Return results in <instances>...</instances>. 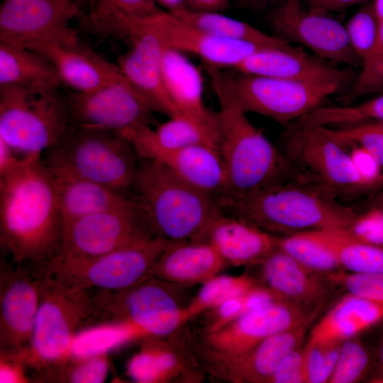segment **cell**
Returning <instances> with one entry per match:
<instances>
[{"label":"cell","mask_w":383,"mask_h":383,"mask_svg":"<svg viewBox=\"0 0 383 383\" xmlns=\"http://www.w3.org/2000/svg\"><path fill=\"white\" fill-rule=\"evenodd\" d=\"M371 357L365 346L353 338L342 343L329 383H353L362 379L368 372Z\"/></svg>","instance_id":"ab89813d"},{"label":"cell","mask_w":383,"mask_h":383,"mask_svg":"<svg viewBox=\"0 0 383 383\" xmlns=\"http://www.w3.org/2000/svg\"><path fill=\"white\" fill-rule=\"evenodd\" d=\"M342 343H307L306 368L309 383H325L335 367Z\"/></svg>","instance_id":"f6af8a7d"},{"label":"cell","mask_w":383,"mask_h":383,"mask_svg":"<svg viewBox=\"0 0 383 383\" xmlns=\"http://www.w3.org/2000/svg\"><path fill=\"white\" fill-rule=\"evenodd\" d=\"M223 212L243 218L272 234L285 235L324 230H348L360 216L306 179L252 193H226L218 198Z\"/></svg>","instance_id":"3957f363"},{"label":"cell","mask_w":383,"mask_h":383,"mask_svg":"<svg viewBox=\"0 0 383 383\" xmlns=\"http://www.w3.org/2000/svg\"><path fill=\"white\" fill-rule=\"evenodd\" d=\"M43 279L1 259L0 355L19 356L30 348Z\"/></svg>","instance_id":"e0dca14e"},{"label":"cell","mask_w":383,"mask_h":383,"mask_svg":"<svg viewBox=\"0 0 383 383\" xmlns=\"http://www.w3.org/2000/svg\"><path fill=\"white\" fill-rule=\"evenodd\" d=\"M169 242L152 235L96 257L57 256L48 275L75 289L123 290L152 277Z\"/></svg>","instance_id":"30bf717a"},{"label":"cell","mask_w":383,"mask_h":383,"mask_svg":"<svg viewBox=\"0 0 383 383\" xmlns=\"http://www.w3.org/2000/svg\"><path fill=\"white\" fill-rule=\"evenodd\" d=\"M134 189L150 231L169 241L196 239L222 211L216 197L155 160L139 159Z\"/></svg>","instance_id":"277c9868"},{"label":"cell","mask_w":383,"mask_h":383,"mask_svg":"<svg viewBox=\"0 0 383 383\" xmlns=\"http://www.w3.org/2000/svg\"><path fill=\"white\" fill-rule=\"evenodd\" d=\"M185 7L199 12H222L228 9L230 0H184Z\"/></svg>","instance_id":"f907efd6"},{"label":"cell","mask_w":383,"mask_h":383,"mask_svg":"<svg viewBox=\"0 0 383 383\" xmlns=\"http://www.w3.org/2000/svg\"><path fill=\"white\" fill-rule=\"evenodd\" d=\"M238 72L311 84H335L345 88L357 77L349 69L335 67L299 48H265L251 54L234 68Z\"/></svg>","instance_id":"44dd1931"},{"label":"cell","mask_w":383,"mask_h":383,"mask_svg":"<svg viewBox=\"0 0 383 383\" xmlns=\"http://www.w3.org/2000/svg\"><path fill=\"white\" fill-rule=\"evenodd\" d=\"M331 129L345 145L357 143L377 165L383 167V128L377 122Z\"/></svg>","instance_id":"7bdbcfd3"},{"label":"cell","mask_w":383,"mask_h":383,"mask_svg":"<svg viewBox=\"0 0 383 383\" xmlns=\"http://www.w3.org/2000/svg\"><path fill=\"white\" fill-rule=\"evenodd\" d=\"M79 13L74 0H3L0 41L30 49L74 38L70 24Z\"/></svg>","instance_id":"5bb4252c"},{"label":"cell","mask_w":383,"mask_h":383,"mask_svg":"<svg viewBox=\"0 0 383 383\" xmlns=\"http://www.w3.org/2000/svg\"><path fill=\"white\" fill-rule=\"evenodd\" d=\"M369 197L364 202V209L367 211L372 209L383 211V189L369 195Z\"/></svg>","instance_id":"11a10c76"},{"label":"cell","mask_w":383,"mask_h":383,"mask_svg":"<svg viewBox=\"0 0 383 383\" xmlns=\"http://www.w3.org/2000/svg\"><path fill=\"white\" fill-rule=\"evenodd\" d=\"M97 319L89 291L70 287L48 274L45 277L30 348L21 356L32 370L33 380L49 382L70 360L76 334Z\"/></svg>","instance_id":"5b68a950"},{"label":"cell","mask_w":383,"mask_h":383,"mask_svg":"<svg viewBox=\"0 0 383 383\" xmlns=\"http://www.w3.org/2000/svg\"><path fill=\"white\" fill-rule=\"evenodd\" d=\"M170 13L222 38L287 50L299 48L246 22L226 16L219 12H199L184 7Z\"/></svg>","instance_id":"d6a6232c"},{"label":"cell","mask_w":383,"mask_h":383,"mask_svg":"<svg viewBox=\"0 0 383 383\" xmlns=\"http://www.w3.org/2000/svg\"><path fill=\"white\" fill-rule=\"evenodd\" d=\"M311 322L264 339L238 363L228 380L235 383H269L284 357L299 348Z\"/></svg>","instance_id":"f546056e"},{"label":"cell","mask_w":383,"mask_h":383,"mask_svg":"<svg viewBox=\"0 0 383 383\" xmlns=\"http://www.w3.org/2000/svg\"><path fill=\"white\" fill-rule=\"evenodd\" d=\"M378 21L383 18V0H374L373 2Z\"/></svg>","instance_id":"680465c9"},{"label":"cell","mask_w":383,"mask_h":383,"mask_svg":"<svg viewBox=\"0 0 383 383\" xmlns=\"http://www.w3.org/2000/svg\"><path fill=\"white\" fill-rule=\"evenodd\" d=\"M158 6L168 12H174L185 7L184 0H155Z\"/></svg>","instance_id":"9f6ffc18"},{"label":"cell","mask_w":383,"mask_h":383,"mask_svg":"<svg viewBox=\"0 0 383 383\" xmlns=\"http://www.w3.org/2000/svg\"><path fill=\"white\" fill-rule=\"evenodd\" d=\"M127 38L131 48L118 66L155 111L168 117L179 115L165 86L162 59L165 45L159 33L145 19L134 22Z\"/></svg>","instance_id":"ac0fdd59"},{"label":"cell","mask_w":383,"mask_h":383,"mask_svg":"<svg viewBox=\"0 0 383 383\" xmlns=\"http://www.w3.org/2000/svg\"><path fill=\"white\" fill-rule=\"evenodd\" d=\"M110 370L108 354L81 359H70L50 379V382L101 383Z\"/></svg>","instance_id":"60d3db41"},{"label":"cell","mask_w":383,"mask_h":383,"mask_svg":"<svg viewBox=\"0 0 383 383\" xmlns=\"http://www.w3.org/2000/svg\"><path fill=\"white\" fill-rule=\"evenodd\" d=\"M267 16L272 35L311 50L316 57L349 66L361 60L353 50L344 26L301 0H276ZM362 63V62H361Z\"/></svg>","instance_id":"4fadbf2b"},{"label":"cell","mask_w":383,"mask_h":383,"mask_svg":"<svg viewBox=\"0 0 383 383\" xmlns=\"http://www.w3.org/2000/svg\"><path fill=\"white\" fill-rule=\"evenodd\" d=\"M279 236L221 211L196 239L211 244L228 265H256L277 248Z\"/></svg>","instance_id":"cb8c5ba5"},{"label":"cell","mask_w":383,"mask_h":383,"mask_svg":"<svg viewBox=\"0 0 383 383\" xmlns=\"http://www.w3.org/2000/svg\"><path fill=\"white\" fill-rule=\"evenodd\" d=\"M259 284L248 274L216 275L202 287L184 308L186 323L192 318L212 309L223 301L243 295Z\"/></svg>","instance_id":"d590c367"},{"label":"cell","mask_w":383,"mask_h":383,"mask_svg":"<svg viewBox=\"0 0 383 383\" xmlns=\"http://www.w3.org/2000/svg\"><path fill=\"white\" fill-rule=\"evenodd\" d=\"M369 0H301L308 8L328 13L341 11L348 7L365 3Z\"/></svg>","instance_id":"681fc988"},{"label":"cell","mask_w":383,"mask_h":383,"mask_svg":"<svg viewBox=\"0 0 383 383\" xmlns=\"http://www.w3.org/2000/svg\"><path fill=\"white\" fill-rule=\"evenodd\" d=\"M43 160L52 173L79 177L126 196L134 189L139 162L118 132L76 126Z\"/></svg>","instance_id":"52a82bcc"},{"label":"cell","mask_w":383,"mask_h":383,"mask_svg":"<svg viewBox=\"0 0 383 383\" xmlns=\"http://www.w3.org/2000/svg\"><path fill=\"white\" fill-rule=\"evenodd\" d=\"M343 117L350 124L366 123L370 120L383 121V94L357 105L345 106Z\"/></svg>","instance_id":"7dc6e473"},{"label":"cell","mask_w":383,"mask_h":383,"mask_svg":"<svg viewBox=\"0 0 383 383\" xmlns=\"http://www.w3.org/2000/svg\"><path fill=\"white\" fill-rule=\"evenodd\" d=\"M30 50L45 55L62 84L73 91L89 92L126 79L118 65L81 44L77 36Z\"/></svg>","instance_id":"603a6c76"},{"label":"cell","mask_w":383,"mask_h":383,"mask_svg":"<svg viewBox=\"0 0 383 383\" xmlns=\"http://www.w3.org/2000/svg\"><path fill=\"white\" fill-rule=\"evenodd\" d=\"M383 318V304L348 294L313 328L308 343H343Z\"/></svg>","instance_id":"f1b7e54d"},{"label":"cell","mask_w":383,"mask_h":383,"mask_svg":"<svg viewBox=\"0 0 383 383\" xmlns=\"http://www.w3.org/2000/svg\"><path fill=\"white\" fill-rule=\"evenodd\" d=\"M138 159L157 161L178 177L216 199L228 190V182L218 149L200 144L185 148L143 152Z\"/></svg>","instance_id":"484cf974"},{"label":"cell","mask_w":383,"mask_h":383,"mask_svg":"<svg viewBox=\"0 0 383 383\" xmlns=\"http://www.w3.org/2000/svg\"><path fill=\"white\" fill-rule=\"evenodd\" d=\"M162 70L167 92L179 113L194 123L218 146V113L205 104L199 69L182 52L165 46Z\"/></svg>","instance_id":"d4e9b609"},{"label":"cell","mask_w":383,"mask_h":383,"mask_svg":"<svg viewBox=\"0 0 383 383\" xmlns=\"http://www.w3.org/2000/svg\"><path fill=\"white\" fill-rule=\"evenodd\" d=\"M224 75L234 98L246 113H255L281 124L309 113L343 89L335 84L305 83L240 72Z\"/></svg>","instance_id":"7c38bea8"},{"label":"cell","mask_w":383,"mask_h":383,"mask_svg":"<svg viewBox=\"0 0 383 383\" xmlns=\"http://www.w3.org/2000/svg\"><path fill=\"white\" fill-rule=\"evenodd\" d=\"M310 312L276 301L247 312L212 332L186 339L196 362L213 377L228 380L239 362L261 341L274 333L313 321Z\"/></svg>","instance_id":"ba28073f"},{"label":"cell","mask_w":383,"mask_h":383,"mask_svg":"<svg viewBox=\"0 0 383 383\" xmlns=\"http://www.w3.org/2000/svg\"><path fill=\"white\" fill-rule=\"evenodd\" d=\"M377 123L383 128V121H377Z\"/></svg>","instance_id":"91938a15"},{"label":"cell","mask_w":383,"mask_h":383,"mask_svg":"<svg viewBox=\"0 0 383 383\" xmlns=\"http://www.w3.org/2000/svg\"><path fill=\"white\" fill-rule=\"evenodd\" d=\"M326 247L340 267L353 273L383 272V245L357 238L346 230L305 232Z\"/></svg>","instance_id":"1f68e13d"},{"label":"cell","mask_w":383,"mask_h":383,"mask_svg":"<svg viewBox=\"0 0 383 383\" xmlns=\"http://www.w3.org/2000/svg\"><path fill=\"white\" fill-rule=\"evenodd\" d=\"M89 4L91 26L104 35L123 38L133 22L162 11L155 0H89Z\"/></svg>","instance_id":"836d02e7"},{"label":"cell","mask_w":383,"mask_h":383,"mask_svg":"<svg viewBox=\"0 0 383 383\" xmlns=\"http://www.w3.org/2000/svg\"><path fill=\"white\" fill-rule=\"evenodd\" d=\"M51 174L64 229L87 216L137 206L134 199L98 183L70 174Z\"/></svg>","instance_id":"83f0119b"},{"label":"cell","mask_w":383,"mask_h":383,"mask_svg":"<svg viewBox=\"0 0 383 383\" xmlns=\"http://www.w3.org/2000/svg\"><path fill=\"white\" fill-rule=\"evenodd\" d=\"M61 85L54 66L45 55L0 41V87Z\"/></svg>","instance_id":"4dcf8cb0"},{"label":"cell","mask_w":383,"mask_h":383,"mask_svg":"<svg viewBox=\"0 0 383 383\" xmlns=\"http://www.w3.org/2000/svg\"><path fill=\"white\" fill-rule=\"evenodd\" d=\"M145 338L135 326L125 321H101L80 330L74 336L70 359L108 354L131 341Z\"/></svg>","instance_id":"e575fe53"},{"label":"cell","mask_w":383,"mask_h":383,"mask_svg":"<svg viewBox=\"0 0 383 383\" xmlns=\"http://www.w3.org/2000/svg\"><path fill=\"white\" fill-rule=\"evenodd\" d=\"M276 0H272V2L273 3L274 1H275Z\"/></svg>","instance_id":"94428289"},{"label":"cell","mask_w":383,"mask_h":383,"mask_svg":"<svg viewBox=\"0 0 383 383\" xmlns=\"http://www.w3.org/2000/svg\"><path fill=\"white\" fill-rule=\"evenodd\" d=\"M272 302L271 294L257 286L243 295L231 298L205 311L209 312V316L202 331H217L243 314L266 307Z\"/></svg>","instance_id":"74e56055"},{"label":"cell","mask_w":383,"mask_h":383,"mask_svg":"<svg viewBox=\"0 0 383 383\" xmlns=\"http://www.w3.org/2000/svg\"><path fill=\"white\" fill-rule=\"evenodd\" d=\"M238 5L252 11H262L269 5L272 0H236Z\"/></svg>","instance_id":"db71d44e"},{"label":"cell","mask_w":383,"mask_h":383,"mask_svg":"<svg viewBox=\"0 0 383 383\" xmlns=\"http://www.w3.org/2000/svg\"><path fill=\"white\" fill-rule=\"evenodd\" d=\"M345 28L350 43L362 65L372 54L379 34V21L373 2L360 9Z\"/></svg>","instance_id":"f35d334b"},{"label":"cell","mask_w":383,"mask_h":383,"mask_svg":"<svg viewBox=\"0 0 383 383\" xmlns=\"http://www.w3.org/2000/svg\"><path fill=\"white\" fill-rule=\"evenodd\" d=\"M277 248L319 273L327 274L341 268L333 254L305 232L279 236Z\"/></svg>","instance_id":"8d00e7d4"},{"label":"cell","mask_w":383,"mask_h":383,"mask_svg":"<svg viewBox=\"0 0 383 383\" xmlns=\"http://www.w3.org/2000/svg\"><path fill=\"white\" fill-rule=\"evenodd\" d=\"M60 88L0 87V138L23 155H43L59 144L74 126Z\"/></svg>","instance_id":"8992f818"},{"label":"cell","mask_w":383,"mask_h":383,"mask_svg":"<svg viewBox=\"0 0 383 383\" xmlns=\"http://www.w3.org/2000/svg\"><path fill=\"white\" fill-rule=\"evenodd\" d=\"M372 382L383 383V342L379 350L377 369Z\"/></svg>","instance_id":"6f0895ef"},{"label":"cell","mask_w":383,"mask_h":383,"mask_svg":"<svg viewBox=\"0 0 383 383\" xmlns=\"http://www.w3.org/2000/svg\"><path fill=\"white\" fill-rule=\"evenodd\" d=\"M378 21L379 34L376 45L370 57L362 65V71L350 91L343 96L344 102H351L357 97L383 88V18Z\"/></svg>","instance_id":"b9f144b4"},{"label":"cell","mask_w":383,"mask_h":383,"mask_svg":"<svg viewBox=\"0 0 383 383\" xmlns=\"http://www.w3.org/2000/svg\"><path fill=\"white\" fill-rule=\"evenodd\" d=\"M204 68L219 105L218 149L227 178L226 193L246 194L303 179L279 148L248 118L221 68L205 64Z\"/></svg>","instance_id":"7a4b0ae2"},{"label":"cell","mask_w":383,"mask_h":383,"mask_svg":"<svg viewBox=\"0 0 383 383\" xmlns=\"http://www.w3.org/2000/svg\"><path fill=\"white\" fill-rule=\"evenodd\" d=\"M74 126L122 132L149 125L154 110L126 78L89 92H67Z\"/></svg>","instance_id":"9a60e30c"},{"label":"cell","mask_w":383,"mask_h":383,"mask_svg":"<svg viewBox=\"0 0 383 383\" xmlns=\"http://www.w3.org/2000/svg\"><path fill=\"white\" fill-rule=\"evenodd\" d=\"M228 264L209 243L197 240L170 241L152 271V277L177 286L203 284Z\"/></svg>","instance_id":"4316f807"},{"label":"cell","mask_w":383,"mask_h":383,"mask_svg":"<svg viewBox=\"0 0 383 383\" xmlns=\"http://www.w3.org/2000/svg\"><path fill=\"white\" fill-rule=\"evenodd\" d=\"M174 285L151 277L123 290H96L92 297L98 321L128 322L145 337L171 335L186 323L185 306L174 294Z\"/></svg>","instance_id":"8fae6325"},{"label":"cell","mask_w":383,"mask_h":383,"mask_svg":"<svg viewBox=\"0 0 383 383\" xmlns=\"http://www.w3.org/2000/svg\"><path fill=\"white\" fill-rule=\"evenodd\" d=\"M43 155H26L0 174L1 258L44 278L61 250L64 223Z\"/></svg>","instance_id":"6da1fadb"},{"label":"cell","mask_w":383,"mask_h":383,"mask_svg":"<svg viewBox=\"0 0 383 383\" xmlns=\"http://www.w3.org/2000/svg\"><path fill=\"white\" fill-rule=\"evenodd\" d=\"M383 189V173L372 177L362 188L361 195L372 194Z\"/></svg>","instance_id":"f5cc1de1"},{"label":"cell","mask_w":383,"mask_h":383,"mask_svg":"<svg viewBox=\"0 0 383 383\" xmlns=\"http://www.w3.org/2000/svg\"><path fill=\"white\" fill-rule=\"evenodd\" d=\"M325 275L333 284L343 287L348 294L383 304V272L353 273L338 270Z\"/></svg>","instance_id":"ee69618b"},{"label":"cell","mask_w":383,"mask_h":383,"mask_svg":"<svg viewBox=\"0 0 383 383\" xmlns=\"http://www.w3.org/2000/svg\"><path fill=\"white\" fill-rule=\"evenodd\" d=\"M145 20L159 33L166 47L194 54L204 64L218 68H234L251 54L266 48L218 37L165 10Z\"/></svg>","instance_id":"d6986e66"},{"label":"cell","mask_w":383,"mask_h":383,"mask_svg":"<svg viewBox=\"0 0 383 383\" xmlns=\"http://www.w3.org/2000/svg\"><path fill=\"white\" fill-rule=\"evenodd\" d=\"M176 333L141 339L138 353L126 364L127 376L138 383L194 380L201 376L187 340Z\"/></svg>","instance_id":"7402d4cb"},{"label":"cell","mask_w":383,"mask_h":383,"mask_svg":"<svg viewBox=\"0 0 383 383\" xmlns=\"http://www.w3.org/2000/svg\"><path fill=\"white\" fill-rule=\"evenodd\" d=\"M328 127L292 126L279 150L306 179L334 196H357L370 180Z\"/></svg>","instance_id":"9c48e42d"},{"label":"cell","mask_w":383,"mask_h":383,"mask_svg":"<svg viewBox=\"0 0 383 383\" xmlns=\"http://www.w3.org/2000/svg\"><path fill=\"white\" fill-rule=\"evenodd\" d=\"M26 366L17 355H0V382L26 383L31 379L26 373Z\"/></svg>","instance_id":"c3c4849f"},{"label":"cell","mask_w":383,"mask_h":383,"mask_svg":"<svg viewBox=\"0 0 383 383\" xmlns=\"http://www.w3.org/2000/svg\"><path fill=\"white\" fill-rule=\"evenodd\" d=\"M304 382H308L306 349L299 347L284 357L269 383Z\"/></svg>","instance_id":"bcb514c9"},{"label":"cell","mask_w":383,"mask_h":383,"mask_svg":"<svg viewBox=\"0 0 383 383\" xmlns=\"http://www.w3.org/2000/svg\"><path fill=\"white\" fill-rule=\"evenodd\" d=\"M257 264L261 285L279 302L318 312L330 295L332 283L325 274L307 268L277 248Z\"/></svg>","instance_id":"ffe728a7"},{"label":"cell","mask_w":383,"mask_h":383,"mask_svg":"<svg viewBox=\"0 0 383 383\" xmlns=\"http://www.w3.org/2000/svg\"><path fill=\"white\" fill-rule=\"evenodd\" d=\"M152 235L138 206L104 211L67 226L58 256L96 257Z\"/></svg>","instance_id":"2e32d148"},{"label":"cell","mask_w":383,"mask_h":383,"mask_svg":"<svg viewBox=\"0 0 383 383\" xmlns=\"http://www.w3.org/2000/svg\"><path fill=\"white\" fill-rule=\"evenodd\" d=\"M26 155L19 153L0 138V174L17 165Z\"/></svg>","instance_id":"816d5d0a"}]
</instances>
